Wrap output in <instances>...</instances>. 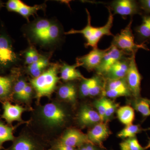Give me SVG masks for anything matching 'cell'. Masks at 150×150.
<instances>
[{
    "instance_id": "cell-1",
    "label": "cell",
    "mask_w": 150,
    "mask_h": 150,
    "mask_svg": "<svg viewBox=\"0 0 150 150\" xmlns=\"http://www.w3.org/2000/svg\"><path fill=\"white\" fill-rule=\"evenodd\" d=\"M109 13L108 19L107 22L103 26L101 27H95L93 26L91 23V16L87 9L86 8V12L87 15V24L80 30L71 29L69 31L64 33L65 35L71 34H82L86 40L85 46L86 48L91 47L93 48H97L98 44L100 40L103 36H114L111 32V29L113 25V14L110 8L107 7Z\"/></svg>"
},
{
    "instance_id": "cell-2",
    "label": "cell",
    "mask_w": 150,
    "mask_h": 150,
    "mask_svg": "<svg viewBox=\"0 0 150 150\" xmlns=\"http://www.w3.org/2000/svg\"><path fill=\"white\" fill-rule=\"evenodd\" d=\"M59 65H52L40 76L30 80L38 99L43 97L50 96L54 91L59 80Z\"/></svg>"
},
{
    "instance_id": "cell-3",
    "label": "cell",
    "mask_w": 150,
    "mask_h": 150,
    "mask_svg": "<svg viewBox=\"0 0 150 150\" xmlns=\"http://www.w3.org/2000/svg\"><path fill=\"white\" fill-rule=\"evenodd\" d=\"M133 21L131 17L127 26L122 29L120 33L113 36L111 43V45L115 46L130 56L133 54H137L139 49L149 51V49L146 43L139 44L135 42V36L131 28Z\"/></svg>"
},
{
    "instance_id": "cell-4",
    "label": "cell",
    "mask_w": 150,
    "mask_h": 150,
    "mask_svg": "<svg viewBox=\"0 0 150 150\" xmlns=\"http://www.w3.org/2000/svg\"><path fill=\"white\" fill-rule=\"evenodd\" d=\"M136 54L131 56L130 65L126 76V82L134 98L141 97L142 75L139 71L136 61Z\"/></svg>"
},
{
    "instance_id": "cell-5",
    "label": "cell",
    "mask_w": 150,
    "mask_h": 150,
    "mask_svg": "<svg viewBox=\"0 0 150 150\" xmlns=\"http://www.w3.org/2000/svg\"><path fill=\"white\" fill-rule=\"evenodd\" d=\"M108 7L113 11L114 15H119L123 18L135 15H143L138 1L134 0H115Z\"/></svg>"
},
{
    "instance_id": "cell-6",
    "label": "cell",
    "mask_w": 150,
    "mask_h": 150,
    "mask_svg": "<svg viewBox=\"0 0 150 150\" xmlns=\"http://www.w3.org/2000/svg\"><path fill=\"white\" fill-rule=\"evenodd\" d=\"M128 56H130L111 44L110 49L105 55L100 64L95 70L97 74L103 77L110 67L115 63Z\"/></svg>"
},
{
    "instance_id": "cell-7",
    "label": "cell",
    "mask_w": 150,
    "mask_h": 150,
    "mask_svg": "<svg viewBox=\"0 0 150 150\" xmlns=\"http://www.w3.org/2000/svg\"><path fill=\"white\" fill-rule=\"evenodd\" d=\"M110 48V46L105 49L98 48H93L88 54L77 58L76 62L79 67H83L88 71L96 69L103 58Z\"/></svg>"
},
{
    "instance_id": "cell-8",
    "label": "cell",
    "mask_w": 150,
    "mask_h": 150,
    "mask_svg": "<svg viewBox=\"0 0 150 150\" xmlns=\"http://www.w3.org/2000/svg\"><path fill=\"white\" fill-rule=\"evenodd\" d=\"M41 114L44 121L50 126L61 125L66 119V113L63 108L54 103L45 105L42 108Z\"/></svg>"
},
{
    "instance_id": "cell-9",
    "label": "cell",
    "mask_w": 150,
    "mask_h": 150,
    "mask_svg": "<svg viewBox=\"0 0 150 150\" xmlns=\"http://www.w3.org/2000/svg\"><path fill=\"white\" fill-rule=\"evenodd\" d=\"M63 34L62 28L58 23L54 22L48 29L38 35L33 40L41 46H49L59 42Z\"/></svg>"
},
{
    "instance_id": "cell-10",
    "label": "cell",
    "mask_w": 150,
    "mask_h": 150,
    "mask_svg": "<svg viewBox=\"0 0 150 150\" xmlns=\"http://www.w3.org/2000/svg\"><path fill=\"white\" fill-rule=\"evenodd\" d=\"M17 60V56L9 38L6 35H0V67H8Z\"/></svg>"
},
{
    "instance_id": "cell-11",
    "label": "cell",
    "mask_w": 150,
    "mask_h": 150,
    "mask_svg": "<svg viewBox=\"0 0 150 150\" xmlns=\"http://www.w3.org/2000/svg\"><path fill=\"white\" fill-rule=\"evenodd\" d=\"M45 5H37L33 6L27 5L20 0H9L6 4L7 8L10 11L18 13L25 18L28 19L30 16L43 9Z\"/></svg>"
},
{
    "instance_id": "cell-12",
    "label": "cell",
    "mask_w": 150,
    "mask_h": 150,
    "mask_svg": "<svg viewBox=\"0 0 150 150\" xmlns=\"http://www.w3.org/2000/svg\"><path fill=\"white\" fill-rule=\"evenodd\" d=\"M60 142L63 144L74 148L83 146L85 144H92L87 135L74 129L67 131L62 137Z\"/></svg>"
},
{
    "instance_id": "cell-13",
    "label": "cell",
    "mask_w": 150,
    "mask_h": 150,
    "mask_svg": "<svg viewBox=\"0 0 150 150\" xmlns=\"http://www.w3.org/2000/svg\"><path fill=\"white\" fill-rule=\"evenodd\" d=\"M131 56H126L115 63L110 67L103 78L106 80L126 78L130 65Z\"/></svg>"
},
{
    "instance_id": "cell-14",
    "label": "cell",
    "mask_w": 150,
    "mask_h": 150,
    "mask_svg": "<svg viewBox=\"0 0 150 150\" xmlns=\"http://www.w3.org/2000/svg\"><path fill=\"white\" fill-rule=\"evenodd\" d=\"M110 134V130L106 123L100 122L96 124L88 131L87 136L92 144L98 145L102 146L103 142Z\"/></svg>"
},
{
    "instance_id": "cell-15",
    "label": "cell",
    "mask_w": 150,
    "mask_h": 150,
    "mask_svg": "<svg viewBox=\"0 0 150 150\" xmlns=\"http://www.w3.org/2000/svg\"><path fill=\"white\" fill-rule=\"evenodd\" d=\"M137 43H146L150 39V15H142V22L134 28Z\"/></svg>"
},
{
    "instance_id": "cell-16",
    "label": "cell",
    "mask_w": 150,
    "mask_h": 150,
    "mask_svg": "<svg viewBox=\"0 0 150 150\" xmlns=\"http://www.w3.org/2000/svg\"><path fill=\"white\" fill-rule=\"evenodd\" d=\"M79 122L82 126L95 125L102 122L98 112L90 107L85 105L81 108L78 116Z\"/></svg>"
},
{
    "instance_id": "cell-17",
    "label": "cell",
    "mask_w": 150,
    "mask_h": 150,
    "mask_svg": "<svg viewBox=\"0 0 150 150\" xmlns=\"http://www.w3.org/2000/svg\"><path fill=\"white\" fill-rule=\"evenodd\" d=\"M24 110V108L21 106L6 102L4 105L2 117L8 123L14 121H20L22 114Z\"/></svg>"
},
{
    "instance_id": "cell-18",
    "label": "cell",
    "mask_w": 150,
    "mask_h": 150,
    "mask_svg": "<svg viewBox=\"0 0 150 150\" xmlns=\"http://www.w3.org/2000/svg\"><path fill=\"white\" fill-rule=\"evenodd\" d=\"M79 67L77 63L75 64L70 65L67 63H63L61 67V78L64 81L83 79L84 77L80 72L77 69Z\"/></svg>"
},
{
    "instance_id": "cell-19",
    "label": "cell",
    "mask_w": 150,
    "mask_h": 150,
    "mask_svg": "<svg viewBox=\"0 0 150 150\" xmlns=\"http://www.w3.org/2000/svg\"><path fill=\"white\" fill-rule=\"evenodd\" d=\"M54 21L47 18H38L31 23L28 27V34L31 39L36 37L48 29Z\"/></svg>"
},
{
    "instance_id": "cell-20",
    "label": "cell",
    "mask_w": 150,
    "mask_h": 150,
    "mask_svg": "<svg viewBox=\"0 0 150 150\" xmlns=\"http://www.w3.org/2000/svg\"><path fill=\"white\" fill-rule=\"evenodd\" d=\"M77 93L76 86L71 83H67L62 85L58 90V95L60 98L69 102L76 101Z\"/></svg>"
},
{
    "instance_id": "cell-21",
    "label": "cell",
    "mask_w": 150,
    "mask_h": 150,
    "mask_svg": "<svg viewBox=\"0 0 150 150\" xmlns=\"http://www.w3.org/2000/svg\"><path fill=\"white\" fill-rule=\"evenodd\" d=\"M117 115L119 121L126 126L133 124L135 119L134 109L129 105L119 108L117 110Z\"/></svg>"
},
{
    "instance_id": "cell-22",
    "label": "cell",
    "mask_w": 150,
    "mask_h": 150,
    "mask_svg": "<svg viewBox=\"0 0 150 150\" xmlns=\"http://www.w3.org/2000/svg\"><path fill=\"white\" fill-rule=\"evenodd\" d=\"M133 108L141 113L144 118L150 116V100L139 97L132 100Z\"/></svg>"
},
{
    "instance_id": "cell-23",
    "label": "cell",
    "mask_w": 150,
    "mask_h": 150,
    "mask_svg": "<svg viewBox=\"0 0 150 150\" xmlns=\"http://www.w3.org/2000/svg\"><path fill=\"white\" fill-rule=\"evenodd\" d=\"M49 64L48 58L41 56L37 62H34L28 67V71L33 77L36 78L43 73V70Z\"/></svg>"
},
{
    "instance_id": "cell-24",
    "label": "cell",
    "mask_w": 150,
    "mask_h": 150,
    "mask_svg": "<svg viewBox=\"0 0 150 150\" xmlns=\"http://www.w3.org/2000/svg\"><path fill=\"white\" fill-rule=\"evenodd\" d=\"M105 83L103 78L97 74L91 78L90 86L89 89V96H97L104 91Z\"/></svg>"
},
{
    "instance_id": "cell-25",
    "label": "cell",
    "mask_w": 150,
    "mask_h": 150,
    "mask_svg": "<svg viewBox=\"0 0 150 150\" xmlns=\"http://www.w3.org/2000/svg\"><path fill=\"white\" fill-rule=\"evenodd\" d=\"M145 129H142L139 125H131L126 126V127L122 129L117 136L119 138L122 139H129L136 137L137 134L141 133Z\"/></svg>"
},
{
    "instance_id": "cell-26",
    "label": "cell",
    "mask_w": 150,
    "mask_h": 150,
    "mask_svg": "<svg viewBox=\"0 0 150 150\" xmlns=\"http://www.w3.org/2000/svg\"><path fill=\"white\" fill-rule=\"evenodd\" d=\"M120 145L121 150H145L136 137L126 139L121 142Z\"/></svg>"
},
{
    "instance_id": "cell-27",
    "label": "cell",
    "mask_w": 150,
    "mask_h": 150,
    "mask_svg": "<svg viewBox=\"0 0 150 150\" xmlns=\"http://www.w3.org/2000/svg\"><path fill=\"white\" fill-rule=\"evenodd\" d=\"M14 139L13 129L0 121V144Z\"/></svg>"
},
{
    "instance_id": "cell-28",
    "label": "cell",
    "mask_w": 150,
    "mask_h": 150,
    "mask_svg": "<svg viewBox=\"0 0 150 150\" xmlns=\"http://www.w3.org/2000/svg\"><path fill=\"white\" fill-rule=\"evenodd\" d=\"M11 150H35V147L30 140L23 138L16 142Z\"/></svg>"
},
{
    "instance_id": "cell-29",
    "label": "cell",
    "mask_w": 150,
    "mask_h": 150,
    "mask_svg": "<svg viewBox=\"0 0 150 150\" xmlns=\"http://www.w3.org/2000/svg\"><path fill=\"white\" fill-rule=\"evenodd\" d=\"M107 99V98L104 97L98 100L95 102V106L100 116L102 122L104 121Z\"/></svg>"
},
{
    "instance_id": "cell-30",
    "label": "cell",
    "mask_w": 150,
    "mask_h": 150,
    "mask_svg": "<svg viewBox=\"0 0 150 150\" xmlns=\"http://www.w3.org/2000/svg\"><path fill=\"white\" fill-rule=\"evenodd\" d=\"M11 82L8 78L4 77L0 81V96H6L10 90Z\"/></svg>"
},
{
    "instance_id": "cell-31",
    "label": "cell",
    "mask_w": 150,
    "mask_h": 150,
    "mask_svg": "<svg viewBox=\"0 0 150 150\" xmlns=\"http://www.w3.org/2000/svg\"><path fill=\"white\" fill-rule=\"evenodd\" d=\"M24 80L21 79L16 84L14 88L15 95L17 98L21 100L22 96L25 86L27 85Z\"/></svg>"
},
{
    "instance_id": "cell-32",
    "label": "cell",
    "mask_w": 150,
    "mask_h": 150,
    "mask_svg": "<svg viewBox=\"0 0 150 150\" xmlns=\"http://www.w3.org/2000/svg\"><path fill=\"white\" fill-rule=\"evenodd\" d=\"M91 78H84L81 83L80 91L82 96L86 97L89 96V89L90 86Z\"/></svg>"
},
{
    "instance_id": "cell-33",
    "label": "cell",
    "mask_w": 150,
    "mask_h": 150,
    "mask_svg": "<svg viewBox=\"0 0 150 150\" xmlns=\"http://www.w3.org/2000/svg\"><path fill=\"white\" fill-rule=\"evenodd\" d=\"M116 106L117 105L114 103L113 101L110 99H107L104 121L107 120L112 116L116 110Z\"/></svg>"
},
{
    "instance_id": "cell-34",
    "label": "cell",
    "mask_w": 150,
    "mask_h": 150,
    "mask_svg": "<svg viewBox=\"0 0 150 150\" xmlns=\"http://www.w3.org/2000/svg\"><path fill=\"white\" fill-rule=\"evenodd\" d=\"M138 3L143 15H150V0H140Z\"/></svg>"
},
{
    "instance_id": "cell-35",
    "label": "cell",
    "mask_w": 150,
    "mask_h": 150,
    "mask_svg": "<svg viewBox=\"0 0 150 150\" xmlns=\"http://www.w3.org/2000/svg\"><path fill=\"white\" fill-rule=\"evenodd\" d=\"M32 93V88L29 85H26L21 100H27L30 98Z\"/></svg>"
},
{
    "instance_id": "cell-36",
    "label": "cell",
    "mask_w": 150,
    "mask_h": 150,
    "mask_svg": "<svg viewBox=\"0 0 150 150\" xmlns=\"http://www.w3.org/2000/svg\"><path fill=\"white\" fill-rule=\"evenodd\" d=\"M25 64L28 65V66L33 63L31 51H30V48L25 52Z\"/></svg>"
},
{
    "instance_id": "cell-37",
    "label": "cell",
    "mask_w": 150,
    "mask_h": 150,
    "mask_svg": "<svg viewBox=\"0 0 150 150\" xmlns=\"http://www.w3.org/2000/svg\"><path fill=\"white\" fill-rule=\"evenodd\" d=\"M56 150H76L75 148L71 147L69 146L63 144L59 142L56 146Z\"/></svg>"
},
{
    "instance_id": "cell-38",
    "label": "cell",
    "mask_w": 150,
    "mask_h": 150,
    "mask_svg": "<svg viewBox=\"0 0 150 150\" xmlns=\"http://www.w3.org/2000/svg\"><path fill=\"white\" fill-rule=\"evenodd\" d=\"M85 146L86 150H96V149L94 147L93 145L91 144H87Z\"/></svg>"
},
{
    "instance_id": "cell-39",
    "label": "cell",
    "mask_w": 150,
    "mask_h": 150,
    "mask_svg": "<svg viewBox=\"0 0 150 150\" xmlns=\"http://www.w3.org/2000/svg\"><path fill=\"white\" fill-rule=\"evenodd\" d=\"M150 148V139H149V142H148V144L146 146L144 147L145 150L148 149Z\"/></svg>"
},
{
    "instance_id": "cell-40",
    "label": "cell",
    "mask_w": 150,
    "mask_h": 150,
    "mask_svg": "<svg viewBox=\"0 0 150 150\" xmlns=\"http://www.w3.org/2000/svg\"><path fill=\"white\" fill-rule=\"evenodd\" d=\"M79 150H86L85 146H82Z\"/></svg>"
},
{
    "instance_id": "cell-41",
    "label": "cell",
    "mask_w": 150,
    "mask_h": 150,
    "mask_svg": "<svg viewBox=\"0 0 150 150\" xmlns=\"http://www.w3.org/2000/svg\"><path fill=\"white\" fill-rule=\"evenodd\" d=\"M4 77H1L0 76V81L2 80H3V79H4Z\"/></svg>"
},
{
    "instance_id": "cell-42",
    "label": "cell",
    "mask_w": 150,
    "mask_h": 150,
    "mask_svg": "<svg viewBox=\"0 0 150 150\" xmlns=\"http://www.w3.org/2000/svg\"><path fill=\"white\" fill-rule=\"evenodd\" d=\"M147 43H149V44L150 45V39L149 40V41H148ZM149 51H150V48H149Z\"/></svg>"
},
{
    "instance_id": "cell-43",
    "label": "cell",
    "mask_w": 150,
    "mask_h": 150,
    "mask_svg": "<svg viewBox=\"0 0 150 150\" xmlns=\"http://www.w3.org/2000/svg\"><path fill=\"white\" fill-rule=\"evenodd\" d=\"M2 6V4L1 2H0V8H1V7Z\"/></svg>"
}]
</instances>
